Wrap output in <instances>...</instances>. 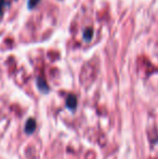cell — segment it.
Here are the masks:
<instances>
[{
  "label": "cell",
  "instance_id": "1",
  "mask_svg": "<svg viewBox=\"0 0 158 159\" xmlns=\"http://www.w3.org/2000/svg\"><path fill=\"white\" fill-rule=\"evenodd\" d=\"M66 104H67L68 108L74 109L75 107H76V105H77V100H76V98H75L74 95H70V96L67 98V101H66Z\"/></svg>",
  "mask_w": 158,
  "mask_h": 159
},
{
  "label": "cell",
  "instance_id": "2",
  "mask_svg": "<svg viewBox=\"0 0 158 159\" xmlns=\"http://www.w3.org/2000/svg\"><path fill=\"white\" fill-rule=\"evenodd\" d=\"M35 128H36V124H35V120L29 119L27 121V125H26V128H25L26 132H27L28 134L33 133V132H34V130H35Z\"/></svg>",
  "mask_w": 158,
  "mask_h": 159
},
{
  "label": "cell",
  "instance_id": "3",
  "mask_svg": "<svg viewBox=\"0 0 158 159\" xmlns=\"http://www.w3.org/2000/svg\"><path fill=\"white\" fill-rule=\"evenodd\" d=\"M92 37H93L92 28H87L84 33V39L86 40V41H90V40L92 39Z\"/></svg>",
  "mask_w": 158,
  "mask_h": 159
},
{
  "label": "cell",
  "instance_id": "4",
  "mask_svg": "<svg viewBox=\"0 0 158 159\" xmlns=\"http://www.w3.org/2000/svg\"><path fill=\"white\" fill-rule=\"evenodd\" d=\"M40 2V0H28V8L33 9Z\"/></svg>",
  "mask_w": 158,
  "mask_h": 159
},
{
  "label": "cell",
  "instance_id": "5",
  "mask_svg": "<svg viewBox=\"0 0 158 159\" xmlns=\"http://www.w3.org/2000/svg\"><path fill=\"white\" fill-rule=\"evenodd\" d=\"M7 4L6 0H0V16L2 15V10H3L4 6Z\"/></svg>",
  "mask_w": 158,
  "mask_h": 159
}]
</instances>
